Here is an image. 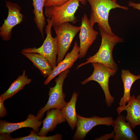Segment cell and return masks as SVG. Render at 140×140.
Masks as SVG:
<instances>
[{
  "label": "cell",
  "mask_w": 140,
  "mask_h": 140,
  "mask_svg": "<svg viewBox=\"0 0 140 140\" xmlns=\"http://www.w3.org/2000/svg\"><path fill=\"white\" fill-rule=\"evenodd\" d=\"M99 29L102 40L99 50L94 55L87 58L86 62L78 65L77 69L89 63L97 62L117 71L118 68L113 58V51L116 44L123 42L124 40L117 36L108 34L101 28Z\"/></svg>",
  "instance_id": "6da1fadb"
},
{
  "label": "cell",
  "mask_w": 140,
  "mask_h": 140,
  "mask_svg": "<svg viewBox=\"0 0 140 140\" xmlns=\"http://www.w3.org/2000/svg\"><path fill=\"white\" fill-rule=\"evenodd\" d=\"M89 3L91 8L90 21L93 27L97 23L99 28L102 29L108 34L115 35L113 32L108 22V17L110 11L118 8L124 10L129 8L121 6L111 0H86Z\"/></svg>",
  "instance_id": "7a4b0ae2"
},
{
  "label": "cell",
  "mask_w": 140,
  "mask_h": 140,
  "mask_svg": "<svg viewBox=\"0 0 140 140\" xmlns=\"http://www.w3.org/2000/svg\"><path fill=\"white\" fill-rule=\"evenodd\" d=\"M80 0H69L65 4L59 6L45 7V14L52 20V26H58L67 22L73 24L77 22L75 13L79 6Z\"/></svg>",
  "instance_id": "3957f363"
},
{
  "label": "cell",
  "mask_w": 140,
  "mask_h": 140,
  "mask_svg": "<svg viewBox=\"0 0 140 140\" xmlns=\"http://www.w3.org/2000/svg\"><path fill=\"white\" fill-rule=\"evenodd\" d=\"M67 69L60 73L55 80V86L50 88L48 100L46 105L38 111L36 116L41 120L45 112L53 108L61 109L67 104L65 100V95L63 91V85L65 79L69 73Z\"/></svg>",
  "instance_id": "277c9868"
},
{
  "label": "cell",
  "mask_w": 140,
  "mask_h": 140,
  "mask_svg": "<svg viewBox=\"0 0 140 140\" xmlns=\"http://www.w3.org/2000/svg\"><path fill=\"white\" fill-rule=\"evenodd\" d=\"M47 22L45 29L46 34V37L43 44L40 47L28 48L23 49L24 52L36 53L39 54L46 58L52 66L53 68L57 66V56L58 51V38L57 36L52 37L51 34L52 20L50 18L46 20Z\"/></svg>",
  "instance_id": "5b68a950"
},
{
  "label": "cell",
  "mask_w": 140,
  "mask_h": 140,
  "mask_svg": "<svg viewBox=\"0 0 140 140\" xmlns=\"http://www.w3.org/2000/svg\"><path fill=\"white\" fill-rule=\"evenodd\" d=\"M92 64L94 68L93 73L89 78L81 82V83L85 85L91 81L97 82L104 92L107 105L110 107L114 101V98L109 91V79L115 74L117 71L100 63L93 62Z\"/></svg>",
  "instance_id": "8992f818"
},
{
  "label": "cell",
  "mask_w": 140,
  "mask_h": 140,
  "mask_svg": "<svg viewBox=\"0 0 140 140\" xmlns=\"http://www.w3.org/2000/svg\"><path fill=\"white\" fill-rule=\"evenodd\" d=\"M53 27L58 38V51L57 59V65L63 59L73 39L80 30L81 27L74 26L69 22H65L60 25Z\"/></svg>",
  "instance_id": "52a82bcc"
},
{
  "label": "cell",
  "mask_w": 140,
  "mask_h": 140,
  "mask_svg": "<svg viewBox=\"0 0 140 140\" xmlns=\"http://www.w3.org/2000/svg\"><path fill=\"white\" fill-rule=\"evenodd\" d=\"M5 5L8 10V14L0 27V36L3 40L7 41L11 38L12 29L22 22L24 16L21 13V8L18 4L6 1Z\"/></svg>",
  "instance_id": "ba28073f"
},
{
  "label": "cell",
  "mask_w": 140,
  "mask_h": 140,
  "mask_svg": "<svg viewBox=\"0 0 140 140\" xmlns=\"http://www.w3.org/2000/svg\"><path fill=\"white\" fill-rule=\"evenodd\" d=\"M76 129L73 139L82 140L94 127L100 125H112L114 120L111 116L100 117L94 116L87 118L77 114Z\"/></svg>",
  "instance_id": "9c48e42d"
},
{
  "label": "cell",
  "mask_w": 140,
  "mask_h": 140,
  "mask_svg": "<svg viewBox=\"0 0 140 140\" xmlns=\"http://www.w3.org/2000/svg\"><path fill=\"white\" fill-rule=\"evenodd\" d=\"M79 33L80 41L79 58L84 57L91 45L97 37L98 32L90 25L87 15L84 14L82 17Z\"/></svg>",
  "instance_id": "30bf717a"
},
{
  "label": "cell",
  "mask_w": 140,
  "mask_h": 140,
  "mask_svg": "<svg viewBox=\"0 0 140 140\" xmlns=\"http://www.w3.org/2000/svg\"><path fill=\"white\" fill-rule=\"evenodd\" d=\"M42 121L37 116L32 114L28 116L26 120L22 122L12 123L5 120L0 121V134H9L19 129L24 128H30L38 133Z\"/></svg>",
  "instance_id": "8fae6325"
},
{
  "label": "cell",
  "mask_w": 140,
  "mask_h": 140,
  "mask_svg": "<svg viewBox=\"0 0 140 140\" xmlns=\"http://www.w3.org/2000/svg\"><path fill=\"white\" fill-rule=\"evenodd\" d=\"M125 121V117L121 114L114 120L112 125L115 133L113 140H138L137 137L133 131L130 124Z\"/></svg>",
  "instance_id": "7c38bea8"
},
{
  "label": "cell",
  "mask_w": 140,
  "mask_h": 140,
  "mask_svg": "<svg viewBox=\"0 0 140 140\" xmlns=\"http://www.w3.org/2000/svg\"><path fill=\"white\" fill-rule=\"evenodd\" d=\"M79 47L78 46L77 42L75 41L72 50L67 54L64 59L53 68L44 82V85L48 84L53 78L62 72L71 68L79 58Z\"/></svg>",
  "instance_id": "4fadbf2b"
},
{
  "label": "cell",
  "mask_w": 140,
  "mask_h": 140,
  "mask_svg": "<svg viewBox=\"0 0 140 140\" xmlns=\"http://www.w3.org/2000/svg\"><path fill=\"white\" fill-rule=\"evenodd\" d=\"M66 121L61 109L53 108L48 110L47 111L45 118L42 121L43 126L37 134L40 136H46L48 132L53 131L58 124Z\"/></svg>",
  "instance_id": "5bb4252c"
},
{
  "label": "cell",
  "mask_w": 140,
  "mask_h": 140,
  "mask_svg": "<svg viewBox=\"0 0 140 140\" xmlns=\"http://www.w3.org/2000/svg\"><path fill=\"white\" fill-rule=\"evenodd\" d=\"M124 110L127 113L126 120L130 123L132 129L140 126V95L136 97L134 95L131 96L130 101L121 110L120 114Z\"/></svg>",
  "instance_id": "9a60e30c"
},
{
  "label": "cell",
  "mask_w": 140,
  "mask_h": 140,
  "mask_svg": "<svg viewBox=\"0 0 140 140\" xmlns=\"http://www.w3.org/2000/svg\"><path fill=\"white\" fill-rule=\"evenodd\" d=\"M121 78L123 85L124 94L119 103V106L117 108L118 115L120 114L121 110L130 101L131 87L135 82L140 79V74L135 75L131 73L128 70L122 69Z\"/></svg>",
  "instance_id": "2e32d148"
},
{
  "label": "cell",
  "mask_w": 140,
  "mask_h": 140,
  "mask_svg": "<svg viewBox=\"0 0 140 140\" xmlns=\"http://www.w3.org/2000/svg\"><path fill=\"white\" fill-rule=\"evenodd\" d=\"M20 52L32 61L45 78L48 77L53 69L48 60L39 54L22 51Z\"/></svg>",
  "instance_id": "e0dca14e"
},
{
  "label": "cell",
  "mask_w": 140,
  "mask_h": 140,
  "mask_svg": "<svg viewBox=\"0 0 140 140\" xmlns=\"http://www.w3.org/2000/svg\"><path fill=\"white\" fill-rule=\"evenodd\" d=\"M78 94L74 92L69 101L61 109L63 116L73 130L76 127L77 118L76 105Z\"/></svg>",
  "instance_id": "ac0fdd59"
},
{
  "label": "cell",
  "mask_w": 140,
  "mask_h": 140,
  "mask_svg": "<svg viewBox=\"0 0 140 140\" xmlns=\"http://www.w3.org/2000/svg\"><path fill=\"white\" fill-rule=\"evenodd\" d=\"M32 81L31 79L28 78L27 75H26V71L24 70L22 75H19L7 90L0 96L4 101L11 98L23 89L26 85L30 84Z\"/></svg>",
  "instance_id": "d6986e66"
},
{
  "label": "cell",
  "mask_w": 140,
  "mask_h": 140,
  "mask_svg": "<svg viewBox=\"0 0 140 140\" xmlns=\"http://www.w3.org/2000/svg\"><path fill=\"white\" fill-rule=\"evenodd\" d=\"M34 7L33 13L34 15V21L36 26L43 38L44 28L45 26L46 19L43 11L45 0H32Z\"/></svg>",
  "instance_id": "ffe728a7"
},
{
  "label": "cell",
  "mask_w": 140,
  "mask_h": 140,
  "mask_svg": "<svg viewBox=\"0 0 140 140\" xmlns=\"http://www.w3.org/2000/svg\"><path fill=\"white\" fill-rule=\"evenodd\" d=\"M62 139V135L60 134L49 136H41L38 135L37 132L32 130L28 136L15 138L11 137L9 140H61Z\"/></svg>",
  "instance_id": "44dd1931"
},
{
  "label": "cell",
  "mask_w": 140,
  "mask_h": 140,
  "mask_svg": "<svg viewBox=\"0 0 140 140\" xmlns=\"http://www.w3.org/2000/svg\"><path fill=\"white\" fill-rule=\"evenodd\" d=\"M69 0H45L44 7L51 6H59L62 5L68 1ZM82 4L85 3L84 0H80Z\"/></svg>",
  "instance_id": "7402d4cb"
},
{
  "label": "cell",
  "mask_w": 140,
  "mask_h": 140,
  "mask_svg": "<svg viewBox=\"0 0 140 140\" xmlns=\"http://www.w3.org/2000/svg\"><path fill=\"white\" fill-rule=\"evenodd\" d=\"M4 101L2 97L0 96V117H4L7 114V111L4 107Z\"/></svg>",
  "instance_id": "603a6c76"
},
{
  "label": "cell",
  "mask_w": 140,
  "mask_h": 140,
  "mask_svg": "<svg viewBox=\"0 0 140 140\" xmlns=\"http://www.w3.org/2000/svg\"><path fill=\"white\" fill-rule=\"evenodd\" d=\"M115 135V133L113 131L112 132L102 135L99 137L96 138L94 139L95 140H107L111 138H113Z\"/></svg>",
  "instance_id": "cb8c5ba5"
},
{
  "label": "cell",
  "mask_w": 140,
  "mask_h": 140,
  "mask_svg": "<svg viewBox=\"0 0 140 140\" xmlns=\"http://www.w3.org/2000/svg\"><path fill=\"white\" fill-rule=\"evenodd\" d=\"M128 5L129 6L140 11V3H136L131 1H129Z\"/></svg>",
  "instance_id": "d4e9b609"
},
{
  "label": "cell",
  "mask_w": 140,
  "mask_h": 140,
  "mask_svg": "<svg viewBox=\"0 0 140 140\" xmlns=\"http://www.w3.org/2000/svg\"><path fill=\"white\" fill-rule=\"evenodd\" d=\"M114 2H116V0H111Z\"/></svg>",
  "instance_id": "484cf974"
}]
</instances>
